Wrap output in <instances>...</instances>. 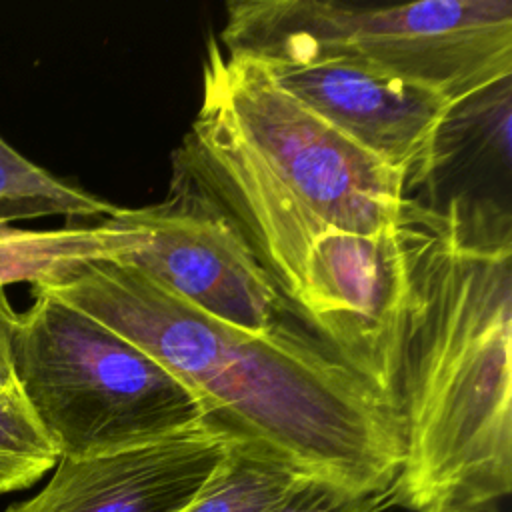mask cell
Returning a JSON list of instances; mask_svg holds the SVG:
<instances>
[{
    "instance_id": "obj_3",
    "label": "cell",
    "mask_w": 512,
    "mask_h": 512,
    "mask_svg": "<svg viewBox=\"0 0 512 512\" xmlns=\"http://www.w3.org/2000/svg\"><path fill=\"white\" fill-rule=\"evenodd\" d=\"M226 12L224 52L268 66L342 62L424 84L454 102L512 76L510 0H236Z\"/></svg>"
},
{
    "instance_id": "obj_10",
    "label": "cell",
    "mask_w": 512,
    "mask_h": 512,
    "mask_svg": "<svg viewBox=\"0 0 512 512\" xmlns=\"http://www.w3.org/2000/svg\"><path fill=\"white\" fill-rule=\"evenodd\" d=\"M300 476L260 448L230 442L214 476L180 512H272Z\"/></svg>"
},
{
    "instance_id": "obj_15",
    "label": "cell",
    "mask_w": 512,
    "mask_h": 512,
    "mask_svg": "<svg viewBox=\"0 0 512 512\" xmlns=\"http://www.w3.org/2000/svg\"><path fill=\"white\" fill-rule=\"evenodd\" d=\"M2 228H6V226H4V224H0V230H2Z\"/></svg>"
},
{
    "instance_id": "obj_9",
    "label": "cell",
    "mask_w": 512,
    "mask_h": 512,
    "mask_svg": "<svg viewBox=\"0 0 512 512\" xmlns=\"http://www.w3.org/2000/svg\"><path fill=\"white\" fill-rule=\"evenodd\" d=\"M140 230L116 212L98 226H68L58 230H0V288L14 282L42 284L74 268L98 262H122L136 252Z\"/></svg>"
},
{
    "instance_id": "obj_14",
    "label": "cell",
    "mask_w": 512,
    "mask_h": 512,
    "mask_svg": "<svg viewBox=\"0 0 512 512\" xmlns=\"http://www.w3.org/2000/svg\"><path fill=\"white\" fill-rule=\"evenodd\" d=\"M444 512H502L498 502H478V504H466L458 508H450Z\"/></svg>"
},
{
    "instance_id": "obj_1",
    "label": "cell",
    "mask_w": 512,
    "mask_h": 512,
    "mask_svg": "<svg viewBox=\"0 0 512 512\" xmlns=\"http://www.w3.org/2000/svg\"><path fill=\"white\" fill-rule=\"evenodd\" d=\"M398 234L404 456L388 498L410 512L498 502L512 490L510 210L490 196H408Z\"/></svg>"
},
{
    "instance_id": "obj_12",
    "label": "cell",
    "mask_w": 512,
    "mask_h": 512,
    "mask_svg": "<svg viewBox=\"0 0 512 512\" xmlns=\"http://www.w3.org/2000/svg\"><path fill=\"white\" fill-rule=\"evenodd\" d=\"M60 454L36 418L18 380L0 388V494L36 484Z\"/></svg>"
},
{
    "instance_id": "obj_6",
    "label": "cell",
    "mask_w": 512,
    "mask_h": 512,
    "mask_svg": "<svg viewBox=\"0 0 512 512\" xmlns=\"http://www.w3.org/2000/svg\"><path fill=\"white\" fill-rule=\"evenodd\" d=\"M140 230L122 264L144 272L200 312L250 332L292 326L276 290L230 214L182 166L172 162L168 194L142 208H118Z\"/></svg>"
},
{
    "instance_id": "obj_13",
    "label": "cell",
    "mask_w": 512,
    "mask_h": 512,
    "mask_svg": "<svg viewBox=\"0 0 512 512\" xmlns=\"http://www.w3.org/2000/svg\"><path fill=\"white\" fill-rule=\"evenodd\" d=\"M388 496L358 494L312 476H300L272 512H378Z\"/></svg>"
},
{
    "instance_id": "obj_11",
    "label": "cell",
    "mask_w": 512,
    "mask_h": 512,
    "mask_svg": "<svg viewBox=\"0 0 512 512\" xmlns=\"http://www.w3.org/2000/svg\"><path fill=\"white\" fill-rule=\"evenodd\" d=\"M112 206L30 162L0 136V224L40 216H112Z\"/></svg>"
},
{
    "instance_id": "obj_7",
    "label": "cell",
    "mask_w": 512,
    "mask_h": 512,
    "mask_svg": "<svg viewBox=\"0 0 512 512\" xmlns=\"http://www.w3.org/2000/svg\"><path fill=\"white\" fill-rule=\"evenodd\" d=\"M268 70L318 118L398 172L406 192L430 182L442 128L458 102L424 84L342 62Z\"/></svg>"
},
{
    "instance_id": "obj_4",
    "label": "cell",
    "mask_w": 512,
    "mask_h": 512,
    "mask_svg": "<svg viewBox=\"0 0 512 512\" xmlns=\"http://www.w3.org/2000/svg\"><path fill=\"white\" fill-rule=\"evenodd\" d=\"M14 374L60 458L110 454L204 426L196 396L152 354L32 286Z\"/></svg>"
},
{
    "instance_id": "obj_2",
    "label": "cell",
    "mask_w": 512,
    "mask_h": 512,
    "mask_svg": "<svg viewBox=\"0 0 512 512\" xmlns=\"http://www.w3.org/2000/svg\"><path fill=\"white\" fill-rule=\"evenodd\" d=\"M132 340L200 402L204 426L302 476L388 496L404 456L398 402L314 336L216 320L144 272L88 262L34 284Z\"/></svg>"
},
{
    "instance_id": "obj_5",
    "label": "cell",
    "mask_w": 512,
    "mask_h": 512,
    "mask_svg": "<svg viewBox=\"0 0 512 512\" xmlns=\"http://www.w3.org/2000/svg\"><path fill=\"white\" fill-rule=\"evenodd\" d=\"M202 102L330 226L362 236L398 226L408 198L404 178L288 94L266 64L230 56L210 38Z\"/></svg>"
},
{
    "instance_id": "obj_8",
    "label": "cell",
    "mask_w": 512,
    "mask_h": 512,
    "mask_svg": "<svg viewBox=\"0 0 512 512\" xmlns=\"http://www.w3.org/2000/svg\"><path fill=\"white\" fill-rule=\"evenodd\" d=\"M230 442L208 426L88 458H60L46 486L4 512H180Z\"/></svg>"
}]
</instances>
